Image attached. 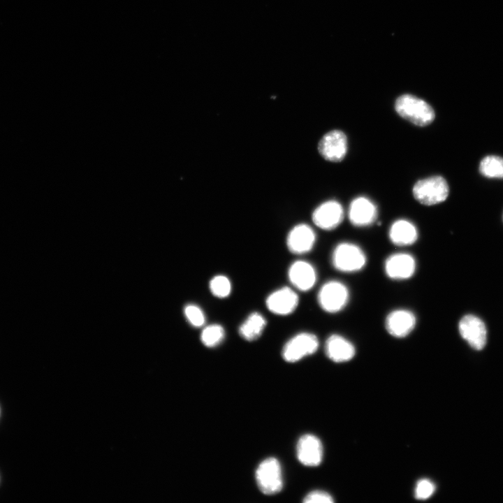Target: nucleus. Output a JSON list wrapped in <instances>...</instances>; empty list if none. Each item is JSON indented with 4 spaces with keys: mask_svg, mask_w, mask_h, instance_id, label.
<instances>
[{
    "mask_svg": "<svg viewBox=\"0 0 503 503\" xmlns=\"http://www.w3.org/2000/svg\"><path fill=\"white\" fill-rule=\"evenodd\" d=\"M348 217L353 226H367L375 221L377 217V208L374 203L367 198L357 197L350 203Z\"/></svg>",
    "mask_w": 503,
    "mask_h": 503,
    "instance_id": "4468645a",
    "label": "nucleus"
},
{
    "mask_svg": "<svg viewBox=\"0 0 503 503\" xmlns=\"http://www.w3.org/2000/svg\"><path fill=\"white\" fill-rule=\"evenodd\" d=\"M297 457L305 466H318L323 458V446L319 439L309 434L302 436L297 444Z\"/></svg>",
    "mask_w": 503,
    "mask_h": 503,
    "instance_id": "2eb2a0df",
    "label": "nucleus"
},
{
    "mask_svg": "<svg viewBox=\"0 0 503 503\" xmlns=\"http://www.w3.org/2000/svg\"><path fill=\"white\" fill-rule=\"evenodd\" d=\"M225 331L219 324H211L206 326L201 334L202 343L207 347H214L224 340Z\"/></svg>",
    "mask_w": 503,
    "mask_h": 503,
    "instance_id": "412c9836",
    "label": "nucleus"
},
{
    "mask_svg": "<svg viewBox=\"0 0 503 503\" xmlns=\"http://www.w3.org/2000/svg\"><path fill=\"white\" fill-rule=\"evenodd\" d=\"M414 198L424 205H434L444 201L449 193L446 180L439 175L418 180L413 187Z\"/></svg>",
    "mask_w": 503,
    "mask_h": 503,
    "instance_id": "7ed1b4c3",
    "label": "nucleus"
},
{
    "mask_svg": "<svg viewBox=\"0 0 503 503\" xmlns=\"http://www.w3.org/2000/svg\"><path fill=\"white\" fill-rule=\"evenodd\" d=\"M314 224L322 230L336 228L344 219V210L336 201H328L319 205L312 213Z\"/></svg>",
    "mask_w": 503,
    "mask_h": 503,
    "instance_id": "9b49d317",
    "label": "nucleus"
},
{
    "mask_svg": "<svg viewBox=\"0 0 503 503\" xmlns=\"http://www.w3.org/2000/svg\"><path fill=\"white\" fill-rule=\"evenodd\" d=\"M266 323V320L262 314L253 312L241 324L239 333L245 340L254 341L261 336Z\"/></svg>",
    "mask_w": 503,
    "mask_h": 503,
    "instance_id": "6ab92c4d",
    "label": "nucleus"
},
{
    "mask_svg": "<svg viewBox=\"0 0 503 503\" xmlns=\"http://www.w3.org/2000/svg\"><path fill=\"white\" fill-rule=\"evenodd\" d=\"M184 314L189 323L194 327H201L205 322V316L202 309L196 305L185 307Z\"/></svg>",
    "mask_w": 503,
    "mask_h": 503,
    "instance_id": "5701e85b",
    "label": "nucleus"
},
{
    "mask_svg": "<svg viewBox=\"0 0 503 503\" xmlns=\"http://www.w3.org/2000/svg\"><path fill=\"white\" fill-rule=\"evenodd\" d=\"M395 109L400 117L419 126L430 124L435 117L431 105L411 94L399 96L395 101Z\"/></svg>",
    "mask_w": 503,
    "mask_h": 503,
    "instance_id": "f257e3e1",
    "label": "nucleus"
},
{
    "mask_svg": "<svg viewBox=\"0 0 503 503\" xmlns=\"http://www.w3.org/2000/svg\"><path fill=\"white\" fill-rule=\"evenodd\" d=\"M416 227L407 219H398L391 226L388 231L390 241L396 246L405 247L414 245L418 240Z\"/></svg>",
    "mask_w": 503,
    "mask_h": 503,
    "instance_id": "a211bd4d",
    "label": "nucleus"
},
{
    "mask_svg": "<svg viewBox=\"0 0 503 503\" xmlns=\"http://www.w3.org/2000/svg\"><path fill=\"white\" fill-rule=\"evenodd\" d=\"M299 298L291 288L284 286L270 293L266 298L268 309L272 313L286 316L293 312L298 307Z\"/></svg>",
    "mask_w": 503,
    "mask_h": 503,
    "instance_id": "f8f14e48",
    "label": "nucleus"
},
{
    "mask_svg": "<svg viewBox=\"0 0 503 503\" xmlns=\"http://www.w3.org/2000/svg\"><path fill=\"white\" fill-rule=\"evenodd\" d=\"M435 490V484L429 479H423L419 480L415 488V497L420 500H424L434 493Z\"/></svg>",
    "mask_w": 503,
    "mask_h": 503,
    "instance_id": "b1692460",
    "label": "nucleus"
},
{
    "mask_svg": "<svg viewBox=\"0 0 503 503\" xmlns=\"http://www.w3.org/2000/svg\"><path fill=\"white\" fill-rule=\"evenodd\" d=\"M347 138L340 130H333L321 138L318 150L321 156L331 162L341 161L347 152Z\"/></svg>",
    "mask_w": 503,
    "mask_h": 503,
    "instance_id": "0eeeda50",
    "label": "nucleus"
},
{
    "mask_svg": "<svg viewBox=\"0 0 503 503\" xmlns=\"http://www.w3.org/2000/svg\"><path fill=\"white\" fill-rule=\"evenodd\" d=\"M209 287L212 295L220 298L228 296L231 291V283L229 279L221 275L214 276L210 280Z\"/></svg>",
    "mask_w": 503,
    "mask_h": 503,
    "instance_id": "4be33fe9",
    "label": "nucleus"
},
{
    "mask_svg": "<svg viewBox=\"0 0 503 503\" xmlns=\"http://www.w3.org/2000/svg\"><path fill=\"white\" fill-rule=\"evenodd\" d=\"M458 330L461 337L474 349H482L487 340L485 323L479 317L467 314L459 321Z\"/></svg>",
    "mask_w": 503,
    "mask_h": 503,
    "instance_id": "1a4fd4ad",
    "label": "nucleus"
},
{
    "mask_svg": "<svg viewBox=\"0 0 503 503\" xmlns=\"http://www.w3.org/2000/svg\"><path fill=\"white\" fill-rule=\"evenodd\" d=\"M416 317L410 310L397 309L388 314L385 328L388 333L396 338L408 336L415 328Z\"/></svg>",
    "mask_w": 503,
    "mask_h": 503,
    "instance_id": "9d476101",
    "label": "nucleus"
},
{
    "mask_svg": "<svg viewBox=\"0 0 503 503\" xmlns=\"http://www.w3.org/2000/svg\"><path fill=\"white\" fill-rule=\"evenodd\" d=\"M416 270V262L414 257L406 252L393 254L384 263L386 276L394 280L410 279L415 274Z\"/></svg>",
    "mask_w": 503,
    "mask_h": 503,
    "instance_id": "6e6552de",
    "label": "nucleus"
},
{
    "mask_svg": "<svg viewBox=\"0 0 503 503\" xmlns=\"http://www.w3.org/2000/svg\"><path fill=\"white\" fill-rule=\"evenodd\" d=\"M256 480L260 490L265 495H274L283 487L282 468L275 458L262 461L256 471Z\"/></svg>",
    "mask_w": 503,
    "mask_h": 503,
    "instance_id": "39448f33",
    "label": "nucleus"
},
{
    "mask_svg": "<svg viewBox=\"0 0 503 503\" xmlns=\"http://www.w3.org/2000/svg\"><path fill=\"white\" fill-rule=\"evenodd\" d=\"M349 300L347 286L337 280H330L322 285L317 295L320 307L328 313H337L342 311Z\"/></svg>",
    "mask_w": 503,
    "mask_h": 503,
    "instance_id": "20e7f679",
    "label": "nucleus"
},
{
    "mask_svg": "<svg viewBox=\"0 0 503 503\" xmlns=\"http://www.w3.org/2000/svg\"><path fill=\"white\" fill-rule=\"evenodd\" d=\"M317 337L311 333H300L291 338L284 346L282 356L289 363L297 362L315 353L319 347Z\"/></svg>",
    "mask_w": 503,
    "mask_h": 503,
    "instance_id": "423d86ee",
    "label": "nucleus"
},
{
    "mask_svg": "<svg viewBox=\"0 0 503 503\" xmlns=\"http://www.w3.org/2000/svg\"><path fill=\"white\" fill-rule=\"evenodd\" d=\"M332 264L335 269L344 273L361 270L367 263L363 250L357 245L342 242L336 245L332 253Z\"/></svg>",
    "mask_w": 503,
    "mask_h": 503,
    "instance_id": "f03ea898",
    "label": "nucleus"
},
{
    "mask_svg": "<svg viewBox=\"0 0 503 503\" xmlns=\"http://www.w3.org/2000/svg\"><path fill=\"white\" fill-rule=\"evenodd\" d=\"M479 171L486 177L502 178L503 158L494 155L484 157L480 163Z\"/></svg>",
    "mask_w": 503,
    "mask_h": 503,
    "instance_id": "aec40b11",
    "label": "nucleus"
},
{
    "mask_svg": "<svg viewBox=\"0 0 503 503\" xmlns=\"http://www.w3.org/2000/svg\"><path fill=\"white\" fill-rule=\"evenodd\" d=\"M316 242V234L307 224H300L291 229L286 238L289 250L295 254H302L311 251Z\"/></svg>",
    "mask_w": 503,
    "mask_h": 503,
    "instance_id": "ddd939ff",
    "label": "nucleus"
},
{
    "mask_svg": "<svg viewBox=\"0 0 503 503\" xmlns=\"http://www.w3.org/2000/svg\"><path fill=\"white\" fill-rule=\"evenodd\" d=\"M290 282L298 290L307 291L316 284V272L314 267L307 261H296L289 268Z\"/></svg>",
    "mask_w": 503,
    "mask_h": 503,
    "instance_id": "dca6fc26",
    "label": "nucleus"
},
{
    "mask_svg": "<svg viewBox=\"0 0 503 503\" xmlns=\"http://www.w3.org/2000/svg\"><path fill=\"white\" fill-rule=\"evenodd\" d=\"M305 503H332L334 502L332 496L324 491L314 490L308 493L303 500Z\"/></svg>",
    "mask_w": 503,
    "mask_h": 503,
    "instance_id": "393cba45",
    "label": "nucleus"
},
{
    "mask_svg": "<svg viewBox=\"0 0 503 503\" xmlns=\"http://www.w3.org/2000/svg\"><path fill=\"white\" fill-rule=\"evenodd\" d=\"M327 357L335 363H344L351 360L356 354L354 345L344 337L333 334L325 343Z\"/></svg>",
    "mask_w": 503,
    "mask_h": 503,
    "instance_id": "f3484780",
    "label": "nucleus"
}]
</instances>
